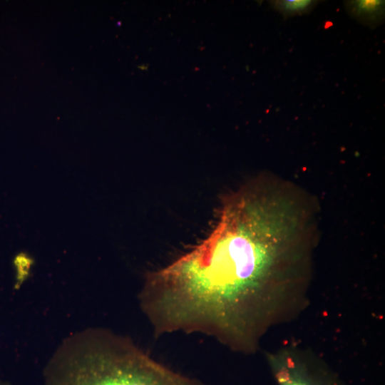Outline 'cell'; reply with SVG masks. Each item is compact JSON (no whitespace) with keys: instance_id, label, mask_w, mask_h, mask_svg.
Instances as JSON below:
<instances>
[{"instance_id":"cell-1","label":"cell","mask_w":385,"mask_h":385,"mask_svg":"<svg viewBox=\"0 0 385 385\" xmlns=\"http://www.w3.org/2000/svg\"><path fill=\"white\" fill-rule=\"evenodd\" d=\"M309 216L294 194L262 185L227 198L205 240L147 273L138 297L154 335L200 334L255 354L307 304Z\"/></svg>"},{"instance_id":"cell-7","label":"cell","mask_w":385,"mask_h":385,"mask_svg":"<svg viewBox=\"0 0 385 385\" xmlns=\"http://www.w3.org/2000/svg\"><path fill=\"white\" fill-rule=\"evenodd\" d=\"M0 385H11L9 382L0 379Z\"/></svg>"},{"instance_id":"cell-2","label":"cell","mask_w":385,"mask_h":385,"mask_svg":"<svg viewBox=\"0 0 385 385\" xmlns=\"http://www.w3.org/2000/svg\"><path fill=\"white\" fill-rule=\"evenodd\" d=\"M43 385H208L161 364L130 337L103 327L68 336L43 371Z\"/></svg>"},{"instance_id":"cell-6","label":"cell","mask_w":385,"mask_h":385,"mask_svg":"<svg viewBox=\"0 0 385 385\" xmlns=\"http://www.w3.org/2000/svg\"><path fill=\"white\" fill-rule=\"evenodd\" d=\"M31 259L25 254H19L14 259V265L17 271V282L21 283L29 273Z\"/></svg>"},{"instance_id":"cell-4","label":"cell","mask_w":385,"mask_h":385,"mask_svg":"<svg viewBox=\"0 0 385 385\" xmlns=\"http://www.w3.org/2000/svg\"><path fill=\"white\" fill-rule=\"evenodd\" d=\"M349 14L354 19L371 28L381 24L384 19V1H345Z\"/></svg>"},{"instance_id":"cell-5","label":"cell","mask_w":385,"mask_h":385,"mask_svg":"<svg viewBox=\"0 0 385 385\" xmlns=\"http://www.w3.org/2000/svg\"><path fill=\"white\" fill-rule=\"evenodd\" d=\"M272 7L284 18L309 13L319 1L314 0H277L271 1Z\"/></svg>"},{"instance_id":"cell-3","label":"cell","mask_w":385,"mask_h":385,"mask_svg":"<svg viewBox=\"0 0 385 385\" xmlns=\"http://www.w3.org/2000/svg\"><path fill=\"white\" fill-rule=\"evenodd\" d=\"M266 359L277 385H344L322 359L296 344L269 351Z\"/></svg>"}]
</instances>
